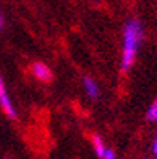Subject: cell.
I'll return each instance as SVG.
<instances>
[{"label": "cell", "mask_w": 157, "mask_h": 159, "mask_svg": "<svg viewBox=\"0 0 157 159\" xmlns=\"http://www.w3.org/2000/svg\"><path fill=\"white\" fill-rule=\"evenodd\" d=\"M143 39V27L140 20L130 19L126 22L123 30V51H121V71H129L135 63L140 44Z\"/></svg>", "instance_id": "1"}, {"label": "cell", "mask_w": 157, "mask_h": 159, "mask_svg": "<svg viewBox=\"0 0 157 159\" xmlns=\"http://www.w3.org/2000/svg\"><path fill=\"white\" fill-rule=\"evenodd\" d=\"M0 109H2L5 112V115L8 118H13L16 120L17 118V112L14 109V104L11 101V96L8 93V90H7V85H5V80L3 77L0 76Z\"/></svg>", "instance_id": "2"}, {"label": "cell", "mask_w": 157, "mask_h": 159, "mask_svg": "<svg viewBox=\"0 0 157 159\" xmlns=\"http://www.w3.org/2000/svg\"><path fill=\"white\" fill-rule=\"evenodd\" d=\"M30 73L32 76L39 80V82H50L52 80V70L44 63V61H35L32 66H30Z\"/></svg>", "instance_id": "3"}, {"label": "cell", "mask_w": 157, "mask_h": 159, "mask_svg": "<svg viewBox=\"0 0 157 159\" xmlns=\"http://www.w3.org/2000/svg\"><path fill=\"white\" fill-rule=\"evenodd\" d=\"M83 88H85V93L91 98V99H98V98H99V85L96 84L94 79L85 77V79H83Z\"/></svg>", "instance_id": "4"}, {"label": "cell", "mask_w": 157, "mask_h": 159, "mask_svg": "<svg viewBox=\"0 0 157 159\" xmlns=\"http://www.w3.org/2000/svg\"><path fill=\"white\" fill-rule=\"evenodd\" d=\"M91 145H93V148H94L96 156H98L99 159H102L104 154H105V151H107V148H108V147L105 145L104 139L101 137L99 134H93V135H91Z\"/></svg>", "instance_id": "5"}, {"label": "cell", "mask_w": 157, "mask_h": 159, "mask_svg": "<svg viewBox=\"0 0 157 159\" xmlns=\"http://www.w3.org/2000/svg\"><path fill=\"white\" fill-rule=\"evenodd\" d=\"M146 120L151 123H157V99L152 101V104L149 106V109L146 112Z\"/></svg>", "instance_id": "6"}, {"label": "cell", "mask_w": 157, "mask_h": 159, "mask_svg": "<svg viewBox=\"0 0 157 159\" xmlns=\"http://www.w3.org/2000/svg\"><path fill=\"white\" fill-rule=\"evenodd\" d=\"M102 159H116V153L111 150V148H107V151H105V154H104Z\"/></svg>", "instance_id": "7"}, {"label": "cell", "mask_w": 157, "mask_h": 159, "mask_svg": "<svg viewBox=\"0 0 157 159\" xmlns=\"http://www.w3.org/2000/svg\"><path fill=\"white\" fill-rule=\"evenodd\" d=\"M151 153H152L154 157H157V135L154 137V140H152V143H151Z\"/></svg>", "instance_id": "8"}, {"label": "cell", "mask_w": 157, "mask_h": 159, "mask_svg": "<svg viewBox=\"0 0 157 159\" xmlns=\"http://www.w3.org/2000/svg\"><path fill=\"white\" fill-rule=\"evenodd\" d=\"M3 27V19H2V13H0V29Z\"/></svg>", "instance_id": "9"}, {"label": "cell", "mask_w": 157, "mask_h": 159, "mask_svg": "<svg viewBox=\"0 0 157 159\" xmlns=\"http://www.w3.org/2000/svg\"><path fill=\"white\" fill-rule=\"evenodd\" d=\"M149 159H151V157H149ZM154 159H157V157H154Z\"/></svg>", "instance_id": "10"}, {"label": "cell", "mask_w": 157, "mask_h": 159, "mask_svg": "<svg viewBox=\"0 0 157 159\" xmlns=\"http://www.w3.org/2000/svg\"><path fill=\"white\" fill-rule=\"evenodd\" d=\"M7 159H10V157H7Z\"/></svg>", "instance_id": "11"}]
</instances>
